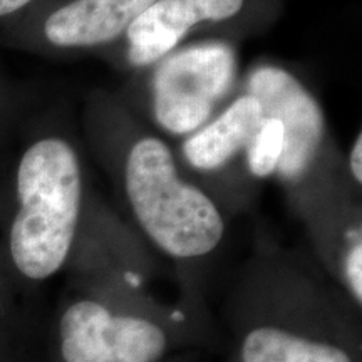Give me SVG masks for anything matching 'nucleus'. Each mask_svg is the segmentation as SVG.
Listing matches in <instances>:
<instances>
[{"instance_id":"1","label":"nucleus","mask_w":362,"mask_h":362,"mask_svg":"<svg viewBox=\"0 0 362 362\" xmlns=\"http://www.w3.org/2000/svg\"><path fill=\"white\" fill-rule=\"evenodd\" d=\"M16 197L8 262L21 279L44 282L66 265L78 233L83 175L71 143L45 136L30 144L17 166Z\"/></svg>"},{"instance_id":"2","label":"nucleus","mask_w":362,"mask_h":362,"mask_svg":"<svg viewBox=\"0 0 362 362\" xmlns=\"http://www.w3.org/2000/svg\"><path fill=\"white\" fill-rule=\"evenodd\" d=\"M131 210L155 245L175 259L214 252L225 233L220 210L200 188L180 178L175 158L161 139H138L124 166Z\"/></svg>"},{"instance_id":"3","label":"nucleus","mask_w":362,"mask_h":362,"mask_svg":"<svg viewBox=\"0 0 362 362\" xmlns=\"http://www.w3.org/2000/svg\"><path fill=\"white\" fill-rule=\"evenodd\" d=\"M237 57L232 45L203 42L161 59L153 76V115L171 134L194 133L232 88Z\"/></svg>"},{"instance_id":"4","label":"nucleus","mask_w":362,"mask_h":362,"mask_svg":"<svg viewBox=\"0 0 362 362\" xmlns=\"http://www.w3.org/2000/svg\"><path fill=\"white\" fill-rule=\"evenodd\" d=\"M168 349L160 325L121 315L90 298L62 309L56 324L59 362H158Z\"/></svg>"},{"instance_id":"5","label":"nucleus","mask_w":362,"mask_h":362,"mask_svg":"<svg viewBox=\"0 0 362 362\" xmlns=\"http://www.w3.org/2000/svg\"><path fill=\"white\" fill-rule=\"evenodd\" d=\"M247 94L259 101L264 116L284 126V155L277 171L285 181H297L309 171L325 133L319 103L296 76L277 66H260L252 72Z\"/></svg>"},{"instance_id":"6","label":"nucleus","mask_w":362,"mask_h":362,"mask_svg":"<svg viewBox=\"0 0 362 362\" xmlns=\"http://www.w3.org/2000/svg\"><path fill=\"white\" fill-rule=\"evenodd\" d=\"M245 0H156L126 30L128 59L144 67L178 47L193 27L237 16Z\"/></svg>"},{"instance_id":"7","label":"nucleus","mask_w":362,"mask_h":362,"mask_svg":"<svg viewBox=\"0 0 362 362\" xmlns=\"http://www.w3.org/2000/svg\"><path fill=\"white\" fill-rule=\"evenodd\" d=\"M156 0H71L47 13L42 35L59 49L110 44Z\"/></svg>"},{"instance_id":"8","label":"nucleus","mask_w":362,"mask_h":362,"mask_svg":"<svg viewBox=\"0 0 362 362\" xmlns=\"http://www.w3.org/2000/svg\"><path fill=\"white\" fill-rule=\"evenodd\" d=\"M264 119L259 101L243 94L210 124L202 126L183 144V156L194 170L215 171L248 146Z\"/></svg>"},{"instance_id":"9","label":"nucleus","mask_w":362,"mask_h":362,"mask_svg":"<svg viewBox=\"0 0 362 362\" xmlns=\"http://www.w3.org/2000/svg\"><path fill=\"white\" fill-rule=\"evenodd\" d=\"M242 362H352V359L336 344L262 325L243 337Z\"/></svg>"},{"instance_id":"10","label":"nucleus","mask_w":362,"mask_h":362,"mask_svg":"<svg viewBox=\"0 0 362 362\" xmlns=\"http://www.w3.org/2000/svg\"><path fill=\"white\" fill-rule=\"evenodd\" d=\"M284 155V126L277 117L264 116L247 146V165L252 175L265 178L275 173Z\"/></svg>"},{"instance_id":"11","label":"nucleus","mask_w":362,"mask_h":362,"mask_svg":"<svg viewBox=\"0 0 362 362\" xmlns=\"http://www.w3.org/2000/svg\"><path fill=\"white\" fill-rule=\"evenodd\" d=\"M342 274L346 287L357 304L362 302V238L361 228L352 232L342 259Z\"/></svg>"},{"instance_id":"12","label":"nucleus","mask_w":362,"mask_h":362,"mask_svg":"<svg viewBox=\"0 0 362 362\" xmlns=\"http://www.w3.org/2000/svg\"><path fill=\"white\" fill-rule=\"evenodd\" d=\"M361 160H362V138H361V133L357 134L354 144H352V149H351V156H349V165H351V173H352V178L357 183H361L362 181V165H361Z\"/></svg>"},{"instance_id":"13","label":"nucleus","mask_w":362,"mask_h":362,"mask_svg":"<svg viewBox=\"0 0 362 362\" xmlns=\"http://www.w3.org/2000/svg\"><path fill=\"white\" fill-rule=\"evenodd\" d=\"M34 2L35 0H0V19L22 12Z\"/></svg>"},{"instance_id":"14","label":"nucleus","mask_w":362,"mask_h":362,"mask_svg":"<svg viewBox=\"0 0 362 362\" xmlns=\"http://www.w3.org/2000/svg\"><path fill=\"white\" fill-rule=\"evenodd\" d=\"M7 309L2 302V296H0V351L7 352L6 342H7Z\"/></svg>"},{"instance_id":"15","label":"nucleus","mask_w":362,"mask_h":362,"mask_svg":"<svg viewBox=\"0 0 362 362\" xmlns=\"http://www.w3.org/2000/svg\"><path fill=\"white\" fill-rule=\"evenodd\" d=\"M6 354H7V352H0V362L6 361Z\"/></svg>"}]
</instances>
